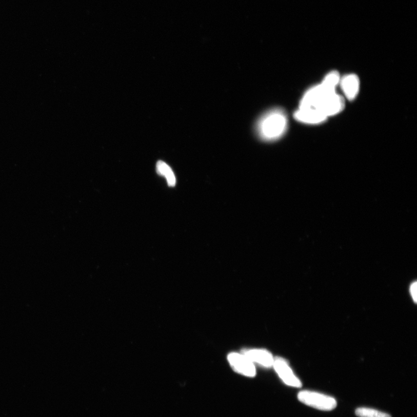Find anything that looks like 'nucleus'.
Returning <instances> with one entry per match:
<instances>
[{
  "label": "nucleus",
  "mask_w": 417,
  "mask_h": 417,
  "mask_svg": "<svg viewBox=\"0 0 417 417\" xmlns=\"http://www.w3.org/2000/svg\"><path fill=\"white\" fill-rule=\"evenodd\" d=\"M288 118L285 112L280 109H272L264 114L258 121L256 132L264 141L278 140L286 133Z\"/></svg>",
  "instance_id": "obj_1"
},
{
  "label": "nucleus",
  "mask_w": 417,
  "mask_h": 417,
  "mask_svg": "<svg viewBox=\"0 0 417 417\" xmlns=\"http://www.w3.org/2000/svg\"><path fill=\"white\" fill-rule=\"evenodd\" d=\"M298 399L305 405L322 411L333 410L337 405L334 398L316 392H300Z\"/></svg>",
  "instance_id": "obj_2"
},
{
  "label": "nucleus",
  "mask_w": 417,
  "mask_h": 417,
  "mask_svg": "<svg viewBox=\"0 0 417 417\" xmlns=\"http://www.w3.org/2000/svg\"><path fill=\"white\" fill-rule=\"evenodd\" d=\"M273 365L277 374L286 385L295 388H300L302 386L301 381L295 375L288 362L284 359L276 358L273 360Z\"/></svg>",
  "instance_id": "obj_3"
},
{
  "label": "nucleus",
  "mask_w": 417,
  "mask_h": 417,
  "mask_svg": "<svg viewBox=\"0 0 417 417\" xmlns=\"http://www.w3.org/2000/svg\"><path fill=\"white\" fill-rule=\"evenodd\" d=\"M228 361L235 371L248 376L255 375V369L253 363L244 355L237 353H232L228 355Z\"/></svg>",
  "instance_id": "obj_4"
},
{
  "label": "nucleus",
  "mask_w": 417,
  "mask_h": 417,
  "mask_svg": "<svg viewBox=\"0 0 417 417\" xmlns=\"http://www.w3.org/2000/svg\"><path fill=\"white\" fill-rule=\"evenodd\" d=\"M345 107V101L343 97L337 95L336 92L331 94L323 102L320 111L327 117L340 113Z\"/></svg>",
  "instance_id": "obj_5"
},
{
  "label": "nucleus",
  "mask_w": 417,
  "mask_h": 417,
  "mask_svg": "<svg viewBox=\"0 0 417 417\" xmlns=\"http://www.w3.org/2000/svg\"><path fill=\"white\" fill-rule=\"evenodd\" d=\"M294 117L300 123L307 124H318L324 123L327 118L319 110L313 109H299L295 111Z\"/></svg>",
  "instance_id": "obj_6"
},
{
  "label": "nucleus",
  "mask_w": 417,
  "mask_h": 417,
  "mask_svg": "<svg viewBox=\"0 0 417 417\" xmlns=\"http://www.w3.org/2000/svg\"><path fill=\"white\" fill-rule=\"evenodd\" d=\"M340 84L344 95L349 101L357 97L360 89V82L355 74H348L340 79Z\"/></svg>",
  "instance_id": "obj_7"
},
{
  "label": "nucleus",
  "mask_w": 417,
  "mask_h": 417,
  "mask_svg": "<svg viewBox=\"0 0 417 417\" xmlns=\"http://www.w3.org/2000/svg\"><path fill=\"white\" fill-rule=\"evenodd\" d=\"M243 355L250 361L266 367L272 366L274 360L270 352L262 349H245L243 351Z\"/></svg>",
  "instance_id": "obj_8"
},
{
  "label": "nucleus",
  "mask_w": 417,
  "mask_h": 417,
  "mask_svg": "<svg viewBox=\"0 0 417 417\" xmlns=\"http://www.w3.org/2000/svg\"><path fill=\"white\" fill-rule=\"evenodd\" d=\"M156 172L160 175L164 176L167 179L168 185L173 187L176 185V177L172 170L168 165L163 162L158 161L156 164Z\"/></svg>",
  "instance_id": "obj_9"
},
{
  "label": "nucleus",
  "mask_w": 417,
  "mask_h": 417,
  "mask_svg": "<svg viewBox=\"0 0 417 417\" xmlns=\"http://www.w3.org/2000/svg\"><path fill=\"white\" fill-rule=\"evenodd\" d=\"M355 413L359 417H391L385 412L366 407L358 408Z\"/></svg>",
  "instance_id": "obj_10"
},
{
  "label": "nucleus",
  "mask_w": 417,
  "mask_h": 417,
  "mask_svg": "<svg viewBox=\"0 0 417 417\" xmlns=\"http://www.w3.org/2000/svg\"><path fill=\"white\" fill-rule=\"evenodd\" d=\"M340 74L337 71H333L326 76L321 84L327 88L335 90L336 87L340 84Z\"/></svg>",
  "instance_id": "obj_11"
},
{
  "label": "nucleus",
  "mask_w": 417,
  "mask_h": 417,
  "mask_svg": "<svg viewBox=\"0 0 417 417\" xmlns=\"http://www.w3.org/2000/svg\"><path fill=\"white\" fill-rule=\"evenodd\" d=\"M416 282H414L410 286V292L411 296L414 303L416 302Z\"/></svg>",
  "instance_id": "obj_12"
}]
</instances>
